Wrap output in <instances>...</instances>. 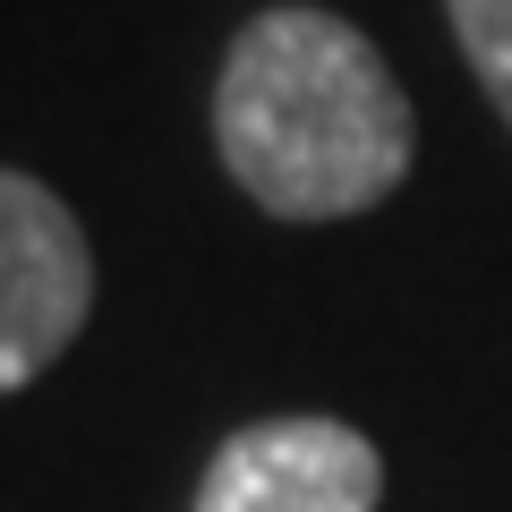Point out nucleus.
Returning <instances> with one entry per match:
<instances>
[{
  "instance_id": "7ed1b4c3",
  "label": "nucleus",
  "mask_w": 512,
  "mask_h": 512,
  "mask_svg": "<svg viewBox=\"0 0 512 512\" xmlns=\"http://www.w3.org/2000/svg\"><path fill=\"white\" fill-rule=\"evenodd\" d=\"M384 461L342 419H256L205 461L197 512H376Z\"/></svg>"
},
{
  "instance_id": "20e7f679",
  "label": "nucleus",
  "mask_w": 512,
  "mask_h": 512,
  "mask_svg": "<svg viewBox=\"0 0 512 512\" xmlns=\"http://www.w3.org/2000/svg\"><path fill=\"white\" fill-rule=\"evenodd\" d=\"M453 35L470 52L478 86L495 94V111L512 120V0H453Z\"/></svg>"
},
{
  "instance_id": "f257e3e1",
  "label": "nucleus",
  "mask_w": 512,
  "mask_h": 512,
  "mask_svg": "<svg viewBox=\"0 0 512 512\" xmlns=\"http://www.w3.org/2000/svg\"><path fill=\"white\" fill-rule=\"evenodd\" d=\"M231 180L282 222H342L402 188L410 103L384 52L333 9H265L239 26L214 86Z\"/></svg>"
},
{
  "instance_id": "f03ea898",
  "label": "nucleus",
  "mask_w": 512,
  "mask_h": 512,
  "mask_svg": "<svg viewBox=\"0 0 512 512\" xmlns=\"http://www.w3.org/2000/svg\"><path fill=\"white\" fill-rule=\"evenodd\" d=\"M94 308V256L77 214L26 171H0V393L35 384Z\"/></svg>"
}]
</instances>
